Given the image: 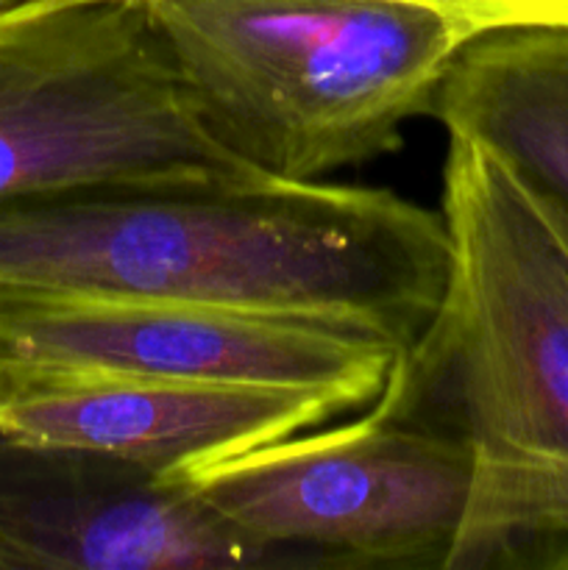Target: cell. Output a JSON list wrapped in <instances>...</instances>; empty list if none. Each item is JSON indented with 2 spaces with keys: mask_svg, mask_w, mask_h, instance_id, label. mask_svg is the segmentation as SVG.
I'll list each match as a JSON object with an SVG mask.
<instances>
[{
  "mask_svg": "<svg viewBox=\"0 0 568 570\" xmlns=\"http://www.w3.org/2000/svg\"><path fill=\"white\" fill-rule=\"evenodd\" d=\"M399 3L438 11L468 39L512 31V28H568V0H399Z\"/></svg>",
  "mask_w": 568,
  "mask_h": 570,
  "instance_id": "30bf717a",
  "label": "cell"
},
{
  "mask_svg": "<svg viewBox=\"0 0 568 570\" xmlns=\"http://www.w3.org/2000/svg\"><path fill=\"white\" fill-rule=\"evenodd\" d=\"M0 568L245 570L273 562L187 488L145 473L104 493L0 488Z\"/></svg>",
  "mask_w": 568,
  "mask_h": 570,
  "instance_id": "ba28073f",
  "label": "cell"
},
{
  "mask_svg": "<svg viewBox=\"0 0 568 570\" xmlns=\"http://www.w3.org/2000/svg\"><path fill=\"white\" fill-rule=\"evenodd\" d=\"M0 3H6V0H0Z\"/></svg>",
  "mask_w": 568,
  "mask_h": 570,
  "instance_id": "8fae6325",
  "label": "cell"
},
{
  "mask_svg": "<svg viewBox=\"0 0 568 570\" xmlns=\"http://www.w3.org/2000/svg\"><path fill=\"white\" fill-rule=\"evenodd\" d=\"M345 412L304 390L234 382H72L0 393V440L150 476L317 429Z\"/></svg>",
  "mask_w": 568,
  "mask_h": 570,
  "instance_id": "52a82bcc",
  "label": "cell"
},
{
  "mask_svg": "<svg viewBox=\"0 0 568 570\" xmlns=\"http://www.w3.org/2000/svg\"><path fill=\"white\" fill-rule=\"evenodd\" d=\"M449 271L379 399L466 443L443 570H568V200L449 134Z\"/></svg>",
  "mask_w": 568,
  "mask_h": 570,
  "instance_id": "7a4b0ae2",
  "label": "cell"
},
{
  "mask_svg": "<svg viewBox=\"0 0 568 570\" xmlns=\"http://www.w3.org/2000/svg\"><path fill=\"white\" fill-rule=\"evenodd\" d=\"M432 117L568 200V28H512L466 42Z\"/></svg>",
  "mask_w": 568,
  "mask_h": 570,
  "instance_id": "9c48e42d",
  "label": "cell"
},
{
  "mask_svg": "<svg viewBox=\"0 0 568 570\" xmlns=\"http://www.w3.org/2000/svg\"><path fill=\"white\" fill-rule=\"evenodd\" d=\"M200 120L295 184L395 154L471 42L399 0H143Z\"/></svg>",
  "mask_w": 568,
  "mask_h": 570,
  "instance_id": "3957f363",
  "label": "cell"
},
{
  "mask_svg": "<svg viewBox=\"0 0 568 570\" xmlns=\"http://www.w3.org/2000/svg\"><path fill=\"white\" fill-rule=\"evenodd\" d=\"M265 181L200 120L145 3H0V200Z\"/></svg>",
  "mask_w": 568,
  "mask_h": 570,
  "instance_id": "277c9868",
  "label": "cell"
},
{
  "mask_svg": "<svg viewBox=\"0 0 568 570\" xmlns=\"http://www.w3.org/2000/svg\"><path fill=\"white\" fill-rule=\"evenodd\" d=\"M276 566L445 568L471 488L466 443L376 399L326 432L290 434L167 473Z\"/></svg>",
  "mask_w": 568,
  "mask_h": 570,
  "instance_id": "5b68a950",
  "label": "cell"
},
{
  "mask_svg": "<svg viewBox=\"0 0 568 570\" xmlns=\"http://www.w3.org/2000/svg\"><path fill=\"white\" fill-rule=\"evenodd\" d=\"M449 271L443 217L351 184L115 187L0 200V293L312 317L410 348Z\"/></svg>",
  "mask_w": 568,
  "mask_h": 570,
  "instance_id": "6da1fadb",
  "label": "cell"
},
{
  "mask_svg": "<svg viewBox=\"0 0 568 570\" xmlns=\"http://www.w3.org/2000/svg\"><path fill=\"white\" fill-rule=\"evenodd\" d=\"M407 348L329 321L120 298L0 293V393L72 382H234L345 412L382 395Z\"/></svg>",
  "mask_w": 568,
  "mask_h": 570,
  "instance_id": "8992f818",
  "label": "cell"
}]
</instances>
